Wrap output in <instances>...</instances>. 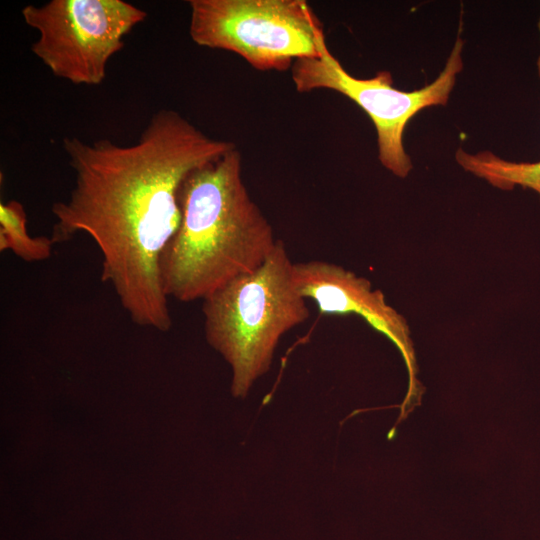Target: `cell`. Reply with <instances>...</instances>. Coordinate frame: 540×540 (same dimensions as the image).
I'll use <instances>...</instances> for the list:
<instances>
[{"instance_id":"cell-1","label":"cell","mask_w":540,"mask_h":540,"mask_svg":"<svg viewBox=\"0 0 540 540\" xmlns=\"http://www.w3.org/2000/svg\"><path fill=\"white\" fill-rule=\"evenodd\" d=\"M234 147L170 109L154 114L132 145L66 137L74 186L52 205L50 237L57 244L88 235L102 255L101 280L112 286L129 318L165 332L172 319L160 259L181 220L179 188L193 170Z\"/></svg>"},{"instance_id":"cell-2","label":"cell","mask_w":540,"mask_h":540,"mask_svg":"<svg viewBox=\"0 0 540 540\" xmlns=\"http://www.w3.org/2000/svg\"><path fill=\"white\" fill-rule=\"evenodd\" d=\"M181 220L160 259L167 298L204 300L260 267L278 242L242 179L234 147L193 170L178 191Z\"/></svg>"},{"instance_id":"cell-3","label":"cell","mask_w":540,"mask_h":540,"mask_svg":"<svg viewBox=\"0 0 540 540\" xmlns=\"http://www.w3.org/2000/svg\"><path fill=\"white\" fill-rule=\"evenodd\" d=\"M294 263L278 240L265 262L203 300L207 342L232 368L231 390L244 397L270 368L281 337L310 315L293 272Z\"/></svg>"},{"instance_id":"cell-4","label":"cell","mask_w":540,"mask_h":540,"mask_svg":"<svg viewBox=\"0 0 540 540\" xmlns=\"http://www.w3.org/2000/svg\"><path fill=\"white\" fill-rule=\"evenodd\" d=\"M189 35L199 46L233 52L254 69L285 71L326 44L304 0H190Z\"/></svg>"},{"instance_id":"cell-5","label":"cell","mask_w":540,"mask_h":540,"mask_svg":"<svg viewBox=\"0 0 540 540\" xmlns=\"http://www.w3.org/2000/svg\"><path fill=\"white\" fill-rule=\"evenodd\" d=\"M464 41L458 35L445 67L431 84L414 91L393 87L392 75L382 70L371 78L349 74L325 44L316 58L296 60L291 67L295 89L299 93L326 89L338 92L356 103L372 120L381 164L394 175L405 178L412 162L403 146V132L409 120L420 110L446 105L463 69Z\"/></svg>"},{"instance_id":"cell-6","label":"cell","mask_w":540,"mask_h":540,"mask_svg":"<svg viewBox=\"0 0 540 540\" xmlns=\"http://www.w3.org/2000/svg\"><path fill=\"white\" fill-rule=\"evenodd\" d=\"M24 22L38 32L33 54L58 78L75 85H100L124 37L147 17L123 0H51L26 5Z\"/></svg>"},{"instance_id":"cell-7","label":"cell","mask_w":540,"mask_h":540,"mask_svg":"<svg viewBox=\"0 0 540 540\" xmlns=\"http://www.w3.org/2000/svg\"><path fill=\"white\" fill-rule=\"evenodd\" d=\"M294 279L300 294L311 299L323 314H357L386 336L399 350L409 375L408 395L418 388L417 365L406 318L391 307L370 281L334 263L310 260L294 263Z\"/></svg>"},{"instance_id":"cell-8","label":"cell","mask_w":540,"mask_h":540,"mask_svg":"<svg viewBox=\"0 0 540 540\" xmlns=\"http://www.w3.org/2000/svg\"><path fill=\"white\" fill-rule=\"evenodd\" d=\"M538 28L540 33V19ZM537 66L540 75V56ZM455 159L464 170L498 189L512 190L516 185H520L536 191L540 197V161L517 163L502 159L491 151L470 154L463 149L456 151Z\"/></svg>"},{"instance_id":"cell-9","label":"cell","mask_w":540,"mask_h":540,"mask_svg":"<svg viewBox=\"0 0 540 540\" xmlns=\"http://www.w3.org/2000/svg\"><path fill=\"white\" fill-rule=\"evenodd\" d=\"M54 242L48 236H32L23 205L15 200L0 204V251L10 250L25 262L47 260Z\"/></svg>"}]
</instances>
